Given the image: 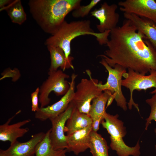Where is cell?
Segmentation results:
<instances>
[{"label":"cell","mask_w":156,"mask_h":156,"mask_svg":"<svg viewBox=\"0 0 156 156\" xmlns=\"http://www.w3.org/2000/svg\"><path fill=\"white\" fill-rule=\"evenodd\" d=\"M109 36L106 44L108 49L99 56L110 66L118 64L144 75L156 71V50L130 20H124Z\"/></svg>","instance_id":"6da1fadb"},{"label":"cell","mask_w":156,"mask_h":156,"mask_svg":"<svg viewBox=\"0 0 156 156\" xmlns=\"http://www.w3.org/2000/svg\"><path fill=\"white\" fill-rule=\"evenodd\" d=\"M81 0H30L28 4L32 16L46 33H55L66 16L81 5Z\"/></svg>","instance_id":"7a4b0ae2"},{"label":"cell","mask_w":156,"mask_h":156,"mask_svg":"<svg viewBox=\"0 0 156 156\" xmlns=\"http://www.w3.org/2000/svg\"><path fill=\"white\" fill-rule=\"evenodd\" d=\"M90 20L74 21L67 22L65 21L57 31L48 38L45 45L60 47L64 51L67 58L71 56V43L78 36L91 35L95 37L101 45L106 44L110 31L103 33H96L91 27Z\"/></svg>","instance_id":"3957f363"},{"label":"cell","mask_w":156,"mask_h":156,"mask_svg":"<svg viewBox=\"0 0 156 156\" xmlns=\"http://www.w3.org/2000/svg\"><path fill=\"white\" fill-rule=\"evenodd\" d=\"M118 114L112 115L106 112L101 122L110 135L111 148L116 151L118 156H140L141 153L139 141L133 147L128 146L124 142L123 138L127 131L123 122L118 119Z\"/></svg>","instance_id":"277c9868"},{"label":"cell","mask_w":156,"mask_h":156,"mask_svg":"<svg viewBox=\"0 0 156 156\" xmlns=\"http://www.w3.org/2000/svg\"><path fill=\"white\" fill-rule=\"evenodd\" d=\"M108 72V75L106 83L103 84L99 82L97 85L101 90H108L111 92L112 96L109 99L107 104L110 105L114 99L116 102L118 106L123 110L127 109V103L122 90V78L123 75L127 72L126 69L118 65H115L113 67L110 66L103 58L100 62Z\"/></svg>","instance_id":"5b68a950"},{"label":"cell","mask_w":156,"mask_h":156,"mask_svg":"<svg viewBox=\"0 0 156 156\" xmlns=\"http://www.w3.org/2000/svg\"><path fill=\"white\" fill-rule=\"evenodd\" d=\"M90 79L83 78L76 86L72 102L81 112L88 115L91 102L95 97L101 94L103 91L97 85V79L93 78L89 70L86 71Z\"/></svg>","instance_id":"8992f818"},{"label":"cell","mask_w":156,"mask_h":156,"mask_svg":"<svg viewBox=\"0 0 156 156\" xmlns=\"http://www.w3.org/2000/svg\"><path fill=\"white\" fill-rule=\"evenodd\" d=\"M48 78L39 88V102L40 107H44L50 103L49 97L51 92L53 91L57 96L64 95L68 91L70 86L69 82L66 79L69 76L61 70L50 71L48 73Z\"/></svg>","instance_id":"52a82bcc"},{"label":"cell","mask_w":156,"mask_h":156,"mask_svg":"<svg viewBox=\"0 0 156 156\" xmlns=\"http://www.w3.org/2000/svg\"><path fill=\"white\" fill-rule=\"evenodd\" d=\"M127 72L123 75L124 79L122 81V86L129 89L130 92V99L127 103L130 109L133 106L139 112L138 105L134 102L133 98V91L135 90L146 91L148 89L154 88L155 89L150 93H156V71L150 73L148 75H146L130 69H128Z\"/></svg>","instance_id":"ba28073f"},{"label":"cell","mask_w":156,"mask_h":156,"mask_svg":"<svg viewBox=\"0 0 156 156\" xmlns=\"http://www.w3.org/2000/svg\"><path fill=\"white\" fill-rule=\"evenodd\" d=\"M75 107L71 101L64 112L57 116L49 119L52 125L50 137L53 146L55 150L66 149L68 148L64 128Z\"/></svg>","instance_id":"9c48e42d"},{"label":"cell","mask_w":156,"mask_h":156,"mask_svg":"<svg viewBox=\"0 0 156 156\" xmlns=\"http://www.w3.org/2000/svg\"><path fill=\"white\" fill-rule=\"evenodd\" d=\"M77 75L73 73L67 92L58 101L50 105L40 107L35 113V118L41 121L57 116L64 112L73 100L75 92V80Z\"/></svg>","instance_id":"30bf717a"},{"label":"cell","mask_w":156,"mask_h":156,"mask_svg":"<svg viewBox=\"0 0 156 156\" xmlns=\"http://www.w3.org/2000/svg\"><path fill=\"white\" fill-rule=\"evenodd\" d=\"M123 13L135 14L156 24V1L154 0H126L118 3Z\"/></svg>","instance_id":"8fae6325"},{"label":"cell","mask_w":156,"mask_h":156,"mask_svg":"<svg viewBox=\"0 0 156 156\" xmlns=\"http://www.w3.org/2000/svg\"><path fill=\"white\" fill-rule=\"evenodd\" d=\"M118 8L116 4L109 5L104 2L100 8L91 12V16L97 19L99 23L96 25L99 33L110 31L117 27L119 19V15L116 12Z\"/></svg>","instance_id":"7c38bea8"},{"label":"cell","mask_w":156,"mask_h":156,"mask_svg":"<svg viewBox=\"0 0 156 156\" xmlns=\"http://www.w3.org/2000/svg\"><path fill=\"white\" fill-rule=\"evenodd\" d=\"M92 130V124L84 129L66 135L67 152H72L78 155L89 148Z\"/></svg>","instance_id":"4fadbf2b"},{"label":"cell","mask_w":156,"mask_h":156,"mask_svg":"<svg viewBox=\"0 0 156 156\" xmlns=\"http://www.w3.org/2000/svg\"><path fill=\"white\" fill-rule=\"evenodd\" d=\"M45 133L40 132L33 135L28 141L21 142L17 140L10 144L4 150L7 156H34L38 144L43 139Z\"/></svg>","instance_id":"5bb4252c"},{"label":"cell","mask_w":156,"mask_h":156,"mask_svg":"<svg viewBox=\"0 0 156 156\" xmlns=\"http://www.w3.org/2000/svg\"><path fill=\"white\" fill-rule=\"evenodd\" d=\"M21 112H17L12 117L10 118L5 123L0 125V140L3 142L8 141L12 144L17 141L19 138L21 137L27 133L29 129L21 127L29 123L31 119H28L14 124L10 125L13 119Z\"/></svg>","instance_id":"9a60e30c"},{"label":"cell","mask_w":156,"mask_h":156,"mask_svg":"<svg viewBox=\"0 0 156 156\" xmlns=\"http://www.w3.org/2000/svg\"><path fill=\"white\" fill-rule=\"evenodd\" d=\"M123 16L145 35L156 50V24L148 19L133 14L123 13Z\"/></svg>","instance_id":"2e32d148"},{"label":"cell","mask_w":156,"mask_h":156,"mask_svg":"<svg viewBox=\"0 0 156 156\" xmlns=\"http://www.w3.org/2000/svg\"><path fill=\"white\" fill-rule=\"evenodd\" d=\"M50 55L51 64L49 71H56L60 68L64 71L67 69H74L72 63L73 57L71 56L67 58L63 50L60 47L47 46Z\"/></svg>","instance_id":"e0dca14e"},{"label":"cell","mask_w":156,"mask_h":156,"mask_svg":"<svg viewBox=\"0 0 156 156\" xmlns=\"http://www.w3.org/2000/svg\"><path fill=\"white\" fill-rule=\"evenodd\" d=\"M92 120L87 114L80 112L75 107L67 120L64 128L66 135L83 129L92 124Z\"/></svg>","instance_id":"ac0fdd59"},{"label":"cell","mask_w":156,"mask_h":156,"mask_svg":"<svg viewBox=\"0 0 156 156\" xmlns=\"http://www.w3.org/2000/svg\"><path fill=\"white\" fill-rule=\"evenodd\" d=\"M112 95L110 92L105 90L92 100L88 114L92 121L97 119H104L106 112V105Z\"/></svg>","instance_id":"d6986e66"},{"label":"cell","mask_w":156,"mask_h":156,"mask_svg":"<svg viewBox=\"0 0 156 156\" xmlns=\"http://www.w3.org/2000/svg\"><path fill=\"white\" fill-rule=\"evenodd\" d=\"M51 128L45 133L43 139L38 144L36 149L35 156H66V149L55 150L50 137Z\"/></svg>","instance_id":"ffe728a7"},{"label":"cell","mask_w":156,"mask_h":156,"mask_svg":"<svg viewBox=\"0 0 156 156\" xmlns=\"http://www.w3.org/2000/svg\"><path fill=\"white\" fill-rule=\"evenodd\" d=\"M5 10L12 22L19 25L22 24L27 19V15L20 0H12L0 11Z\"/></svg>","instance_id":"44dd1931"},{"label":"cell","mask_w":156,"mask_h":156,"mask_svg":"<svg viewBox=\"0 0 156 156\" xmlns=\"http://www.w3.org/2000/svg\"><path fill=\"white\" fill-rule=\"evenodd\" d=\"M89 148L92 156H109V147L105 140L97 132L92 131Z\"/></svg>","instance_id":"7402d4cb"},{"label":"cell","mask_w":156,"mask_h":156,"mask_svg":"<svg viewBox=\"0 0 156 156\" xmlns=\"http://www.w3.org/2000/svg\"><path fill=\"white\" fill-rule=\"evenodd\" d=\"M101 1L100 0H92L87 5H80L73 11L72 14V16L74 18H83L87 16L92 9Z\"/></svg>","instance_id":"603a6c76"},{"label":"cell","mask_w":156,"mask_h":156,"mask_svg":"<svg viewBox=\"0 0 156 156\" xmlns=\"http://www.w3.org/2000/svg\"><path fill=\"white\" fill-rule=\"evenodd\" d=\"M145 101L151 108V111L149 116L146 119L145 129L147 130L152 120H154L156 122V93L154 94L151 98L146 99ZM154 131L156 133V127Z\"/></svg>","instance_id":"cb8c5ba5"},{"label":"cell","mask_w":156,"mask_h":156,"mask_svg":"<svg viewBox=\"0 0 156 156\" xmlns=\"http://www.w3.org/2000/svg\"><path fill=\"white\" fill-rule=\"evenodd\" d=\"M39 93V87H37L31 95V111L36 112L39 109L38 107L39 99L38 95Z\"/></svg>","instance_id":"d4e9b609"},{"label":"cell","mask_w":156,"mask_h":156,"mask_svg":"<svg viewBox=\"0 0 156 156\" xmlns=\"http://www.w3.org/2000/svg\"><path fill=\"white\" fill-rule=\"evenodd\" d=\"M12 1L11 0H0V8L1 9L10 4Z\"/></svg>","instance_id":"484cf974"},{"label":"cell","mask_w":156,"mask_h":156,"mask_svg":"<svg viewBox=\"0 0 156 156\" xmlns=\"http://www.w3.org/2000/svg\"><path fill=\"white\" fill-rule=\"evenodd\" d=\"M0 156H7L4 150L0 149Z\"/></svg>","instance_id":"4316f807"},{"label":"cell","mask_w":156,"mask_h":156,"mask_svg":"<svg viewBox=\"0 0 156 156\" xmlns=\"http://www.w3.org/2000/svg\"><path fill=\"white\" fill-rule=\"evenodd\" d=\"M155 151H156V145H155Z\"/></svg>","instance_id":"83f0119b"},{"label":"cell","mask_w":156,"mask_h":156,"mask_svg":"<svg viewBox=\"0 0 156 156\" xmlns=\"http://www.w3.org/2000/svg\"><path fill=\"white\" fill-rule=\"evenodd\" d=\"M155 1H156V0H155Z\"/></svg>","instance_id":"f1b7e54d"}]
</instances>
